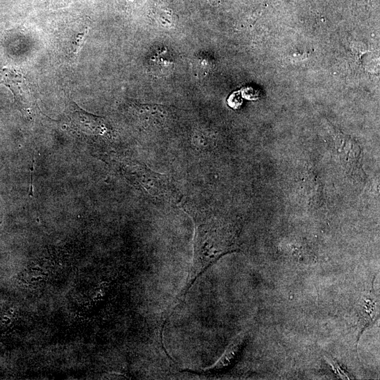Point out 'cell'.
<instances>
[{
    "label": "cell",
    "mask_w": 380,
    "mask_h": 380,
    "mask_svg": "<svg viewBox=\"0 0 380 380\" xmlns=\"http://www.w3.org/2000/svg\"><path fill=\"white\" fill-rule=\"evenodd\" d=\"M357 304L359 326L360 327L357 336L358 342L363 331L374 322L379 315V300L374 293L373 288L369 293L362 296Z\"/></svg>",
    "instance_id": "7a4b0ae2"
},
{
    "label": "cell",
    "mask_w": 380,
    "mask_h": 380,
    "mask_svg": "<svg viewBox=\"0 0 380 380\" xmlns=\"http://www.w3.org/2000/svg\"><path fill=\"white\" fill-rule=\"evenodd\" d=\"M327 361L331 365L334 372H336L338 376H339L341 378L348 379H353V377L346 371L341 368V367L335 360L330 357L327 358Z\"/></svg>",
    "instance_id": "3957f363"
},
{
    "label": "cell",
    "mask_w": 380,
    "mask_h": 380,
    "mask_svg": "<svg viewBox=\"0 0 380 380\" xmlns=\"http://www.w3.org/2000/svg\"><path fill=\"white\" fill-rule=\"evenodd\" d=\"M195 221L194 257L186 289L222 254L229 251V239L223 228L208 213L197 214Z\"/></svg>",
    "instance_id": "6da1fadb"
},
{
    "label": "cell",
    "mask_w": 380,
    "mask_h": 380,
    "mask_svg": "<svg viewBox=\"0 0 380 380\" xmlns=\"http://www.w3.org/2000/svg\"><path fill=\"white\" fill-rule=\"evenodd\" d=\"M241 103L242 101L237 94H233L232 96H230L228 100L229 106L233 108H238L241 106Z\"/></svg>",
    "instance_id": "277c9868"
}]
</instances>
